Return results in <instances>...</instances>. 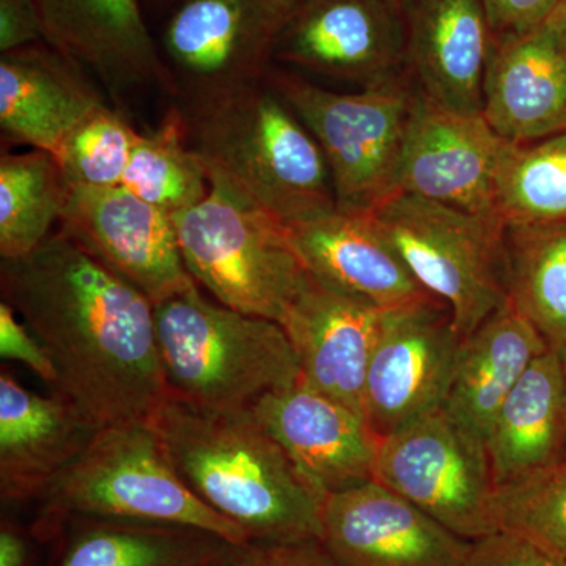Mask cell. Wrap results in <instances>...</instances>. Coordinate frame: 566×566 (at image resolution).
<instances>
[{
	"label": "cell",
	"mask_w": 566,
	"mask_h": 566,
	"mask_svg": "<svg viewBox=\"0 0 566 566\" xmlns=\"http://www.w3.org/2000/svg\"><path fill=\"white\" fill-rule=\"evenodd\" d=\"M292 9L285 0H185L163 35L170 74L191 96L263 81Z\"/></svg>",
	"instance_id": "obj_11"
},
{
	"label": "cell",
	"mask_w": 566,
	"mask_h": 566,
	"mask_svg": "<svg viewBox=\"0 0 566 566\" xmlns=\"http://www.w3.org/2000/svg\"><path fill=\"white\" fill-rule=\"evenodd\" d=\"M547 349L538 331L506 301L461 340L442 408L486 441L505 398Z\"/></svg>",
	"instance_id": "obj_24"
},
{
	"label": "cell",
	"mask_w": 566,
	"mask_h": 566,
	"mask_svg": "<svg viewBox=\"0 0 566 566\" xmlns=\"http://www.w3.org/2000/svg\"><path fill=\"white\" fill-rule=\"evenodd\" d=\"M218 566H344L322 538L293 542H249Z\"/></svg>",
	"instance_id": "obj_33"
},
{
	"label": "cell",
	"mask_w": 566,
	"mask_h": 566,
	"mask_svg": "<svg viewBox=\"0 0 566 566\" xmlns=\"http://www.w3.org/2000/svg\"><path fill=\"white\" fill-rule=\"evenodd\" d=\"M322 539L344 566H464L471 542L381 483L327 495Z\"/></svg>",
	"instance_id": "obj_15"
},
{
	"label": "cell",
	"mask_w": 566,
	"mask_h": 566,
	"mask_svg": "<svg viewBox=\"0 0 566 566\" xmlns=\"http://www.w3.org/2000/svg\"><path fill=\"white\" fill-rule=\"evenodd\" d=\"M562 0H483L494 39L531 31L556 13Z\"/></svg>",
	"instance_id": "obj_36"
},
{
	"label": "cell",
	"mask_w": 566,
	"mask_h": 566,
	"mask_svg": "<svg viewBox=\"0 0 566 566\" xmlns=\"http://www.w3.org/2000/svg\"><path fill=\"white\" fill-rule=\"evenodd\" d=\"M251 411L324 501L374 480L379 436L349 406L297 381L264 395Z\"/></svg>",
	"instance_id": "obj_16"
},
{
	"label": "cell",
	"mask_w": 566,
	"mask_h": 566,
	"mask_svg": "<svg viewBox=\"0 0 566 566\" xmlns=\"http://www.w3.org/2000/svg\"><path fill=\"white\" fill-rule=\"evenodd\" d=\"M182 115L208 180L222 182L283 223L337 208L322 147L270 82L191 96Z\"/></svg>",
	"instance_id": "obj_3"
},
{
	"label": "cell",
	"mask_w": 566,
	"mask_h": 566,
	"mask_svg": "<svg viewBox=\"0 0 566 566\" xmlns=\"http://www.w3.org/2000/svg\"><path fill=\"white\" fill-rule=\"evenodd\" d=\"M553 18L556 20L558 28H560L562 35H564V39L566 40V0H562L560 6H558Z\"/></svg>",
	"instance_id": "obj_39"
},
{
	"label": "cell",
	"mask_w": 566,
	"mask_h": 566,
	"mask_svg": "<svg viewBox=\"0 0 566 566\" xmlns=\"http://www.w3.org/2000/svg\"><path fill=\"white\" fill-rule=\"evenodd\" d=\"M69 185L51 151L3 153L0 158V255L35 251L61 221Z\"/></svg>",
	"instance_id": "obj_28"
},
{
	"label": "cell",
	"mask_w": 566,
	"mask_h": 566,
	"mask_svg": "<svg viewBox=\"0 0 566 566\" xmlns=\"http://www.w3.org/2000/svg\"><path fill=\"white\" fill-rule=\"evenodd\" d=\"M172 221L182 262L197 285L227 307L282 323L311 274L281 219L210 181L202 202Z\"/></svg>",
	"instance_id": "obj_6"
},
{
	"label": "cell",
	"mask_w": 566,
	"mask_h": 566,
	"mask_svg": "<svg viewBox=\"0 0 566 566\" xmlns=\"http://www.w3.org/2000/svg\"><path fill=\"white\" fill-rule=\"evenodd\" d=\"M506 301L551 352L566 349V222L505 223Z\"/></svg>",
	"instance_id": "obj_27"
},
{
	"label": "cell",
	"mask_w": 566,
	"mask_h": 566,
	"mask_svg": "<svg viewBox=\"0 0 566 566\" xmlns=\"http://www.w3.org/2000/svg\"><path fill=\"white\" fill-rule=\"evenodd\" d=\"M504 223L566 222V132L535 142H509L495 186Z\"/></svg>",
	"instance_id": "obj_30"
},
{
	"label": "cell",
	"mask_w": 566,
	"mask_h": 566,
	"mask_svg": "<svg viewBox=\"0 0 566 566\" xmlns=\"http://www.w3.org/2000/svg\"><path fill=\"white\" fill-rule=\"evenodd\" d=\"M493 517L497 532L566 560V457L495 486Z\"/></svg>",
	"instance_id": "obj_31"
},
{
	"label": "cell",
	"mask_w": 566,
	"mask_h": 566,
	"mask_svg": "<svg viewBox=\"0 0 566 566\" xmlns=\"http://www.w3.org/2000/svg\"><path fill=\"white\" fill-rule=\"evenodd\" d=\"M371 214L416 281L449 307L461 338L506 303L501 218L411 193H394Z\"/></svg>",
	"instance_id": "obj_7"
},
{
	"label": "cell",
	"mask_w": 566,
	"mask_h": 566,
	"mask_svg": "<svg viewBox=\"0 0 566 566\" xmlns=\"http://www.w3.org/2000/svg\"><path fill=\"white\" fill-rule=\"evenodd\" d=\"M104 104L81 66L50 44L0 59V128L6 139L54 155L71 129Z\"/></svg>",
	"instance_id": "obj_23"
},
{
	"label": "cell",
	"mask_w": 566,
	"mask_h": 566,
	"mask_svg": "<svg viewBox=\"0 0 566 566\" xmlns=\"http://www.w3.org/2000/svg\"><path fill=\"white\" fill-rule=\"evenodd\" d=\"M494 485L566 457V382L560 354L536 357L509 394L486 434Z\"/></svg>",
	"instance_id": "obj_25"
},
{
	"label": "cell",
	"mask_w": 566,
	"mask_h": 566,
	"mask_svg": "<svg viewBox=\"0 0 566 566\" xmlns=\"http://www.w3.org/2000/svg\"><path fill=\"white\" fill-rule=\"evenodd\" d=\"M122 186L170 218L202 202L210 180L189 144L185 115L172 111L158 129L139 133Z\"/></svg>",
	"instance_id": "obj_29"
},
{
	"label": "cell",
	"mask_w": 566,
	"mask_h": 566,
	"mask_svg": "<svg viewBox=\"0 0 566 566\" xmlns=\"http://www.w3.org/2000/svg\"><path fill=\"white\" fill-rule=\"evenodd\" d=\"M374 480L468 542L497 532L485 439L444 408L379 438Z\"/></svg>",
	"instance_id": "obj_9"
},
{
	"label": "cell",
	"mask_w": 566,
	"mask_h": 566,
	"mask_svg": "<svg viewBox=\"0 0 566 566\" xmlns=\"http://www.w3.org/2000/svg\"><path fill=\"white\" fill-rule=\"evenodd\" d=\"M54 566H218L237 543L203 528L134 523L102 517H70Z\"/></svg>",
	"instance_id": "obj_26"
},
{
	"label": "cell",
	"mask_w": 566,
	"mask_h": 566,
	"mask_svg": "<svg viewBox=\"0 0 566 566\" xmlns=\"http://www.w3.org/2000/svg\"><path fill=\"white\" fill-rule=\"evenodd\" d=\"M285 226L307 273L335 292L382 311L431 297L371 212L335 208L318 218Z\"/></svg>",
	"instance_id": "obj_19"
},
{
	"label": "cell",
	"mask_w": 566,
	"mask_h": 566,
	"mask_svg": "<svg viewBox=\"0 0 566 566\" xmlns=\"http://www.w3.org/2000/svg\"><path fill=\"white\" fill-rule=\"evenodd\" d=\"M43 41L36 0H0V51Z\"/></svg>",
	"instance_id": "obj_37"
},
{
	"label": "cell",
	"mask_w": 566,
	"mask_h": 566,
	"mask_svg": "<svg viewBox=\"0 0 566 566\" xmlns=\"http://www.w3.org/2000/svg\"><path fill=\"white\" fill-rule=\"evenodd\" d=\"M268 82L322 147L337 210L371 212L394 196L416 99L400 77L357 93L326 91L285 74Z\"/></svg>",
	"instance_id": "obj_8"
},
{
	"label": "cell",
	"mask_w": 566,
	"mask_h": 566,
	"mask_svg": "<svg viewBox=\"0 0 566 566\" xmlns=\"http://www.w3.org/2000/svg\"><path fill=\"white\" fill-rule=\"evenodd\" d=\"M151 427L185 485L249 542L322 538L324 499L251 409L218 415L169 397Z\"/></svg>",
	"instance_id": "obj_2"
},
{
	"label": "cell",
	"mask_w": 566,
	"mask_h": 566,
	"mask_svg": "<svg viewBox=\"0 0 566 566\" xmlns=\"http://www.w3.org/2000/svg\"><path fill=\"white\" fill-rule=\"evenodd\" d=\"M102 428L69 398L43 397L0 374V495L40 501Z\"/></svg>",
	"instance_id": "obj_20"
},
{
	"label": "cell",
	"mask_w": 566,
	"mask_h": 566,
	"mask_svg": "<svg viewBox=\"0 0 566 566\" xmlns=\"http://www.w3.org/2000/svg\"><path fill=\"white\" fill-rule=\"evenodd\" d=\"M39 502L36 532L43 536L70 517H102L203 528L237 545L249 543L185 485L151 423L98 430Z\"/></svg>",
	"instance_id": "obj_5"
},
{
	"label": "cell",
	"mask_w": 566,
	"mask_h": 566,
	"mask_svg": "<svg viewBox=\"0 0 566 566\" xmlns=\"http://www.w3.org/2000/svg\"><path fill=\"white\" fill-rule=\"evenodd\" d=\"M483 117L513 144L566 132V40L553 17L531 31L494 39Z\"/></svg>",
	"instance_id": "obj_18"
},
{
	"label": "cell",
	"mask_w": 566,
	"mask_h": 566,
	"mask_svg": "<svg viewBox=\"0 0 566 566\" xmlns=\"http://www.w3.org/2000/svg\"><path fill=\"white\" fill-rule=\"evenodd\" d=\"M464 566H566V560L526 539L495 532L471 543Z\"/></svg>",
	"instance_id": "obj_34"
},
{
	"label": "cell",
	"mask_w": 566,
	"mask_h": 566,
	"mask_svg": "<svg viewBox=\"0 0 566 566\" xmlns=\"http://www.w3.org/2000/svg\"><path fill=\"white\" fill-rule=\"evenodd\" d=\"M562 357V367H564L565 382H566V349L560 354Z\"/></svg>",
	"instance_id": "obj_40"
},
{
	"label": "cell",
	"mask_w": 566,
	"mask_h": 566,
	"mask_svg": "<svg viewBox=\"0 0 566 566\" xmlns=\"http://www.w3.org/2000/svg\"><path fill=\"white\" fill-rule=\"evenodd\" d=\"M286 3H289V6H296L297 2H301V0H285Z\"/></svg>",
	"instance_id": "obj_41"
},
{
	"label": "cell",
	"mask_w": 566,
	"mask_h": 566,
	"mask_svg": "<svg viewBox=\"0 0 566 566\" xmlns=\"http://www.w3.org/2000/svg\"><path fill=\"white\" fill-rule=\"evenodd\" d=\"M59 222L153 305L196 282L182 262L172 218L123 186H69Z\"/></svg>",
	"instance_id": "obj_13"
},
{
	"label": "cell",
	"mask_w": 566,
	"mask_h": 566,
	"mask_svg": "<svg viewBox=\"0 0 566 566\" xmlns=\"http://www.w3.org/2000/svg\"><path fill=\"white\" fill-rule=\"evenodd\" d=\"M408 63L420 95L446 111L483 115L493 32L483 0H412Z\"/></svg>",
	"instance_id": "obj_22"
},
{
	"label": "cell",
	"mask_w": 566,
	"mask_h": 566,
	"mask_svg": "<svg viewBox=\"0 0 566 566\" xmlns=\"http://www.w3.org/2000/svg\"><path fill=\"white\" fill-rule=\"evenodd\" d=\"M139 133L106 104L82 118L54 156L69 186H122Z\"/></svg>",
	"instance_id": "obj_32"
},
{
	"label": "cell",
	"mask_w": 566,
	"mask_h": 566,
	"mask_svg": "<svg viewBox=\"0 0 566 566\" xmlns=\"http://www.w3.org/2000/svg\"><path fill=\"white\" fill-rule=\"evenodd\" d=\"M0 356L28 365L33 374L54 387L57 370L44 346L25 324L17 319V312L9 304H0Z\"/></svg>",
	"instance_id": "obj_35"
},
{
	"label": "cell",
	"mask_w": 566,
	"mask_h": 566,
	"mask_svg": "<svg viewBox=\"0 0 566 566\" xmlns=\"http://www.w3.org/2000/svg\"><path fill=\"white\" fill-rule=\"evenodd\" d=\"M29 543L18 528L2 523L0 531V566H28Z\"/></svg>",
	"instance_id": "obj_38"
},
{
	"label": "cell",
	"mask_w": 566,
	"mask_h": 566,
	"mask_svg": "<svg viewBox=\"0 0 566 566\" xmlns=\"http://www.w3.org/2000/svg\"><path fill=\"white\" fill-rule=\"evenodd\" d=\"M382 314L311 275L281 323L300 364V381L364 416L365 376Z\"/></svg>",
	"instance_id": "obj_17"
},
{
	"label": "cell",
	"mask_w": 566,
	"mask_h": 566,
	"mask_svg": "<svg viewBox=\"0 0 566 566\" xmlns=\"http://www.w3.org/2000/svg\"><path fill=\"white\" fill-rule=\"evenodd\" d=\"M0 292L50 354L52 392L99 428L151 423L169 400L155 305L62 230L2 259Z\"/></svg>",
	"instance_id": "obj_1"
},
{
	"label": "cell",
	"mask_w": 566,
	"mask_h": 566,
	"mask_svg": "<svg viewBox=\"0 0 566 566\" xmlns=\"http://www.w3.org/2000/svg\"><path fill=\"white\" fill-rule=\"evenodd\" d=\"M506 145L483 115L442 109L419 93L406 128L395 193L499 218L495 186Z\"/></svg>",
	"instance_id": "obj_14"
},
{
	"label": "cell",
	"mask_w": 566,
	"mask_h": 566,
	"mask_svg": "<svg viewBox=\"0 0 566 566\" xmlns=\"http://www.w3.org/2000/svg\"><path fill=\"white\" fill-rule=\"evenodd\" d=\"M461 340L433 296L385 311L364 386V416L379 438L442 408Z\"/></svg>",
	"instance_id": "obj_10"
},
{
	"label": "cell",
	"mask_w": 566,
	"mask_h": 566,
	"mask_svg": "<svg viewBox=\"0 0 566 566\" xmlns=\"http://www.w3.org/2000/svg\"><path fill=\"white\" fill-rule=\"evenodd\" d=\"M155 329L170 397L200 411H249L301 379L281 324L208 300L196 282L155 304Z\"/></svg>",
	"instance_id": "obj_4"
},
{
	"label": "cell",
	"mask_w": 566,
	"mask_h": 566,
	"mask_svg": "<svg viewBox=\"0 0 566 566\" xmlns=\"http://www.w3.org/2000/svg\"><path fill=\"white\" fill-rule=\"evenodd\" d=\"M274 57L363 88L385 84L408 62V13L401 0H301Z\"/></svg>",
	"instance_id": "obj_12"
},
{
	"label": "cell",
	"mask_w": 566,
	"mask_h": 566,
	"mask_svg": "<svg viewBox=\"0 0 566 566\" xmlns=\"http://www.w3.org/2000/svg\"><path fill=\"white\" fill-rule=\"evenodd\" d=\"M44 43L87 66L115 92L169 84L139 0H36Z\"/></svg>",
	"instance_id": "obj_21"
}]
</instances>
